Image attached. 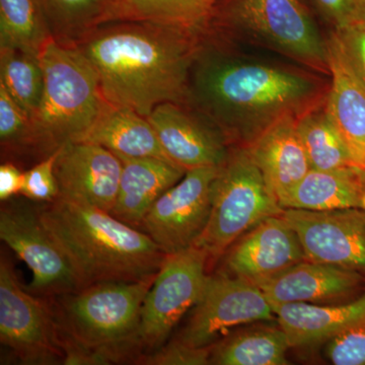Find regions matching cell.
<instances>
[{
	"label": "cell",
	"mask_w": 365,
	"mask_h": 365,
	"mask_svg": "<svg viewBox=\"0 0 365 365\" xmlns=\"http://www.w3.org/2000/svg\"><path fill=\"white\" fill-rule=\"evenodd\" d=\"M247 148L279 205L312 169L295 116L276 122Z\"/></svg>",
	"instance_id": "obj_18"
},
{
	"label": "cell",
	"mask_w": 365,
	"mask_h": 365,
	"mask_svg": "<svg viewBox=\"0 0 365 365\" xmlns=\"http://www.w3.org/2000/svg\"><path fill=\"white\" fill-rule=\"evenodd\" d=\"M331 85L326 108L355 165L365 170V85L350 66L334 34L328 40Z\"/></svg>",
	"instance_id": "obj_17"
},
{
	"label": "cell",
	"mask_w": 365,
	"mask_h": 365,
	"mask_svg": "<svg viewBox=\"0 0 365 365\" xmlns=\"http://www.w3.org/2000/svg\"><path fill=\"white\" fill-rule=\"evenodd\" d=\"M0 86L29 116H32L44 90V73L39 57L21 49L0 48Z\"/></svg>",
	"instance_id": "obj_29"
},
{
	"label": "cell",
	"mask_w": 365,
	"mask_h": 365,
	"mask_svg": "<svg viewBox=\"0 0 365 365\" xmlns=\"http://www.w3.org/2000/svg\"><path fill=\"white\" fill-rule=\"evenodd\" d=\"M220 168L187 170L155 201L141 227L165 255L191 248L210 215L212 187Z\"/></svg>",
	"instance_id": "obj_11"
},
{
	"label": "cell",
	"mask_w": 365,
	"mask_h": 365,
	"mask_svg": "<svg viewBox=\"0 0 365 365\" xmlns=\"http://www.w3.org/2000/svg\"><path fill=\"white\" fill-rule=\"evenodd\" d=\"M365 193V170L359 167L311 169L282 201L281 208L324 211L360 208Z\"/></svg>",
	"instance_id": "obj_23"
},
{
	"label": "cell",
	"mask_w": 365,
	"mask_h": 365,
	"mask_svg": "<svg viewBox=\"0 0 365 365\" xmlns=\"http://www.w3.org/2000/svg\"><path fill=\"white\" fill-rule=\"evenodd\" d=\"M213 346L193 347L174 340L148 354L141 355L136 364L148 365H207L210 364Z\"/></svg>",
	"instance_id": "obj_33"
},
{
	"label": "cell",
	"mask_w": 365,
	"mask_h": 365,
	"mask_svg": "<svg viewBox=\"0 0 365 365\" xmlns=\"http://www.w3.org/2000/svg\"><path fill=\"white\" fill-rule=\"evenodd\" d=\"M120 158V157H119ZM122 172L111 215L131 227L144 217L165 192L181 181L187 170L170 160L155 158H120Z\"/></svg>",
	"instance_id": "obj_20"
},
{
	"label": "cell",
	"mask_w": 365,
	"mask_h": 365,
	"mask_svg": "<svg viewBox=\"0 0 365 365\" xmlns=\"http://www.w3.org/2000/svg\"><path fill=\"white\" fill-rule=\"evenodd\" d=\"M0 144L6 162L37 158L31 118L0 86Z\"/></svg>",
	"instance_id": "obj_30"
},
{
	"label": "cell",
	"mask_w": 365,
	"mask_h": 365,
	"mask_svg": "<svg viewBox=\"0 0 365 365\" xmlns=\"http://www.w3.org/2000/svg\"><path fill=\"white\" fill-rule=\"evenodd\" d=\"M362 279L359 271L306 260L257 287L271 306H275L337 299L359 287Z\"/></svg>",
	"instance_id": "obj_19"
},
{
	"label": "cell",
	"mask_w": 365,
	"mask_h": 365,
	"mask_svg": "<svg viewBox=\"0 0 365 365\" xmlns=\"http://www.w3.org/2000/svg\"><path fill=\"white\" fill-rule=\"evenodd\" d=\"M209 257L196 246L165 255L141 309V348L155 351L165 345L184 314L202 297L209 276Z\"/></svg>",
	"instance_id": "obj_8"
},
{
	"label": "cell",
	"mask_w": 365,
	"mask_h": 365,
	"mask_svg": "<svg viewBox=\"0 0 365 365\" xmlns=\"http://www.w3.org/2000/svg\"><path fill=\"white\" fill-rule=\"evenodd\" d=\"M0 239L32 271L29 290L34 294L64 295L78 292L73 269L43 225L37 208L13 203L2 206Z\"/></svg>",
	"instance_id": "obj_12"
},
{
	"label": "cell",
	"mask_w": 365,
	"mask_h": 365,
	"mask_svg": "<svg viewBox=\"0 0 365 365\" xmlns=\"http://www.w3.org/2000/svg\"><path fill=\"white\" fill-rule=\"evenodd\" d=\"M319 11L335 28H342L351 21L356 0H314Z\"/></svg>",
	"instance_id": "obj_35"
},
{
	"label": "cell",
	"mask_w": 365,
	"mask_h": 365,
	"mask_svg": "<svg viewBox=\"0 0 365 365\" xmlns=\"http://www.w3.org/2000/svg\"><path fill=\"white\" fill-rule=\"evenodd\" d=\"M163 150L186 170L222 167L232 146L218 127L186 104L163 103L148 117Z\"/></svg>",
	"instance_id": "obj_14"
},
{
	"label": "cell",
	"mask_w": 365,
	"mask_h": 365,
	"mask_svg": "<svg viewBox=\"0 0 365 365\" xmlns=\"http://www.w3.org/2000/svg\"><path fill=\"white\" fill-rule=\"evenodd\" d=\"M203 32L227 43L250 38L329 74L328 40L302 0H220Z\"/></svg>",
	"instance_id": "obj_6"
},
{
	"label": "cell",
	"mask_w": 365,
	"mask_h": 365,
	"mask_svg": "<svg viewBox=\"0 0 365 365\" xmlns=\"http://www.w3.org/2000/svg\"><path fill=\"white\" fill-rule=\"evenodd\" d=\"M23 170L13 162H4L0 165V200L6 202L21 194L24 182Z\"/></svg>",
	"instance_id": "obj_36"
},
{
	"label": "cell",
	"mask_w": 365,
	"mask_h": 365,
	"mask_svg": "<svg viewBox=\"0 0 365 365\" xmlns=\"http://www.w3.org/2000/svg\"><path fill=\"white\" fill-rule=\"evenodd\" d=\"M274 319L272 306L256 284L228 274L209 276L202 297L177 340L209 347L237 327Z\"/></svg>",
	"instance_id": "obj_10"
},
{
	"label": "cell",
	"mask_w": 365,
	"mask_h": 365,
	"mask_svg": "<svg viewBox=\"0 0 365 365\" xmlns=\"http://www.w3.org/2000/svg\"><path fill=\"white\" fill-rule=\"evenodd\" d=\"M281 216L299 235L307 260L365 272V211L285 208Z\"/></svg>",
	"instance_id": "obj_13"
},
{
	"label": "cell",
	"mask_w": 365,
	"mask_h": 365,
	"mask_svg": "<svg viewBox=\"0 0 365 365\" xmlns=\"http://www.w3.org/2000/svg\"><path fill=\"white\" fill-rule=\"evenodd\" d=\"M333 34L350 66L365 85V26L353 21Z\"/></svg>",
	"instance_id": "obj_34"
},
{
	"label": "cell",
	"mask_w": 365,
	"mask_h": 365,
	"mask_svg": "<svg viewBox=\"0 0 365 365\" xmlns=\"http://www.w3.org/2000/svg\"><path fill=\"white\" fill-rule=\"evenodd\" d=\"M282 211L248 148L235 146L213 182L210 215L194 246L215 260L255 225Z\"/></svg>",
	"instance_id": "obj_7"
},
{
	"label": "cell",
	"mask_w": 365,
	"mask_h": 365,
	"mask_svg": "<svg viewBox=\"0 0 365 365\" xmlns=\"http://www.w3.org/2000/svg\"><path fill=\"white\" fill-rule=\"evenodd\" d=\"M51 31L38 0H0V48H14L39 57Z\"/></svg>",
	"instance_id": "obj_27"
},
{
	"label": "cell",
	"mask_w": 365,
	"mask_h": 365,
	"mask_svg": "<svg viewBox=\"0 0 365 365\" xmlns=\"http://www.w3.org/2000/svg\"><path fill=\"white\" fill-rule=\"evenodd\" d=\"M325 356L335 365H365V323L327 341Z\"/></svg>",
	"instance_id": "obj_32"
},
{
	"label": "cell",
	"mask_w": 365,
	"mask_h": 365,
	"mask_svg": "<svg viewBox=\"0 0 365 365\" xmlns=\"http://www.w3.org/2000/svg\"><path fill=\"white\" fill-rule=\"evenodd\" d=\"M359 23L365 26V0H356L354 9H353L351 21L350 23Z\"/></svg>",
	"instance_id": "obj_37"
},
{
	"label": "cell",
	"mask_w": 365,
	"mask_h": 365,
	"mask_svg": "<svg viewBox=\"0 0 365 365\" xmlns=\"http://www.w3.org/2000/svg\"><path fill=\"white\" fill-rule=\"evenodd\" d=\"M202 37V30L118 21L96 26L71 45L97 72L108 102L148 117L163 103L187 105Z\"/></svg>",
	"instance_id": "obj_2"
},
{
	"label": "cell",
	"mask_w": 365,
	"mask_h": 365,
	"mask_svg": "<svg viewBox=\"0 0 365 365\" xmlns=\"http://www.w3.org/2000/svg\"><path fill=\"white\" fill-rule=\"evenodd\" d=\"M54 170L59 198L111 212L122 172L114 153L86 141L68 143L59 148Z\"/></svg>",
	"instance_id": "obj_15"
},
{
	"label": "cell",
	"mask_w": 365,
	"mask_h": 365,
	"mask_svg": "<svg viewBox=\"0 0 365 365\" xmlns=\"http://www.w3.org/2000/svg\"><path fill=\"white\" fill-rule=\"evenodd\" d=\"M360 208L364 209L365 211V193L362 196L361 201H360Z\"/></svg>",
	"instance_id": "obj_38"
},
{
	"label": "cell",
	"mask_w": 365,
	"mask_h": 365,
	"mask_svg": "<svg viewBox=\"0 0 365 365\" xmlns=\"http://www.w3.org/2000/svg\"><path fill=\"white\" fill-rule=\"evenodd\" d=\"M44 90L31 116L38 160L79 141L102 110L106 98L97 72L73 45L53 38L40 53Z\"/></svg>",
	"instance_id": "obj_5"
},
{
	"label": "cell",
	"mask_w": 365,
	"mask_h": 365,
	"mask_svg": "<svg viewBox=\"0 0 365 365\" xmlns=\"http://www.w3.org/2000/svg\"><path fill=\"white\" fill-rule=\"evenodd\" d=\"M79 141L98 144L120 158H155L172 162L148 118L107 100L95 123Z\"/></svg>",
	"instance_id": "obj_22"
},
{
	"label": "cell",
	"mask_w": 365,
	"mask_h": 365,
	"mask_svg": "<svg viewBox=\"0 0 365 365\" xmlns=\"http://www.w3.org/2000/svg\"><path fill=\"white\" fill-rule=\"evenodd\" d=\"M287 334L281 327H258L223 338L213 345L210 364L287 365Z\"/></svg>",
	"instance_id": "obj_24"
},
{
	"label": "cell",
	"mask_w": 365,
	"mask_h": 365,
	"mask_svg": "<svg viewBox=\"0 0 365 365\" xmlns=\"http://www.w3.org/2000/svg\"><path fill=\"white\" fill-rule=\"evenodd\" d=\"M272 309L290 347H304L327 342L343 331L365 323V292L354 302L341 306L294 302L275 304Z\"/></svg>",
	"instance_id": "obj_21"
},
{
	"label": "cell",
	"mask_w": 365,
	"mask_h": 365,
	"mask_svg": "<svg viewBox=\"0 0 365 365\" xmlns=\"http://www.w3.org/2000/svg\"><path fill=\"white\" fill-rule=\"evenodd\" d=\"M37 210L71 263L79 290L98 283L146 279L157 275L165 260L150 235L110 212L59 197Z\"/></svg>",
	"instance_id": "obj_3"
},
{
	"label": "cell",
	"mask_w": 365,
	"mask_h": 365,
	"mask_svg": "<svg viewBox=\"0 0 365 365\" xmlns=\"http://www.w3.org/2000/svg\"><path fill=\"white\" fill-rule=\"evenodd\" d=\"M325 98L297 117V128L311 168L319 170L357 167L327 111Z\"/></svg>",
	"instance_id": "obj_26"
},
{
	"label": "cell",
	"mask_w": 365,
	"mask_h": 365,
	"mask_svg": "<svg viewBox=\"0 0 365 365\" xmlns=\"http://www.w3.org/2000/svg\"><path fill=\"white\" fill-rule=\"evenodd\" d=\"M53 38L72 44L105 24L115 0H38Z\"/></svg>",
	"instance_id": "obj_28"
},
{
	"label": "cell",
	"mask_w": 365,
	"mask_h": 365,
	"mask_svg": "<svg viewBox=\"0 0 365 365\" xmlns=\"http://www.w3.org/2000/svg\"><path fill=\"white\" fill-rule=\"evenodd\" d=\"M299 235L284 218L269 216L242 235L227 251L228 275L260 284L306 261Z\"/></svg>",
	"instance_id": "obj_16"
},
{
	"label": "cell",
	"mask_w": 365,
	"mask_h": 365,
	"mask_svg": "<svg viewBox=\"0 0 365 365\" xmlns=\"http://www.w3.org/2000/svg\"><path fill=\"white\" fill-rule=\"evenodd\" d=\"M157 275L134 282L98 283L61 295L54 316L63 364L136 362L143 350L141 309Z\"/></svg>",
	"instance_id": "obj_4"
},
{
	"label": "cell",
	"mask_w": 365,
	"mask_h": 365,
	"mask_svg": "<svg viewBox=\"0 0 365 365\" xmlns=\"http://www.w3.org/2000/svg\"><path fill=\"white\" fill-rule=\"evenodd\" d=\"M0 341L25 364L64 361L54 311L21 287L11 262L0 261Z\"/></svg>",
	"instance_id": "obj_9"
},
{
	"label": "cell",
	"mask_w": 365,
	"mask_h": 365,
	"mask_svg": "<svg viewBox=\"0 0 365 365\" xmlns=\"http://www.w3.org/2000/svg\"><path fill=\"white\" fill-rule=\"evenodd\" d=\"M220 0H115L105 23L151 21L202 30Z\"/></svg>",
	"instance_id": "obj_25"
},
{
	"label": "cell",
	"mask_w": 365,
	"mask_h": 365,
	"mask_svg": "<svg viewBox=\"0 0 365 365\" xmlns=\"http://www.w3.org/2000/svg\"><path fill=\"white\" fill-rule=\"evenodd\" d=\"M325 96L312 74L242 56L203 33L187 105L218 127L230 145L249 148L276 122L299 116Z\"/></svg>",
	"instance_id": "obj_1"
},
{
	"label": "cell",
	"mask_w": 365,
	"mask_h": 365,
	"mask_svg": "<svg viewBox=\"0 0 365 365\" xmlns=\"http://www.w3.org/2000/svg\"><path fill=\"white\" fill-rule=\"evenodd\" d=\"M58 151L39 160L24 173L21 195L39 203L52 202L58 198V184L54 170Z\"/></svg>",
	"instance_id": "obj_31"
}]
</instances>
